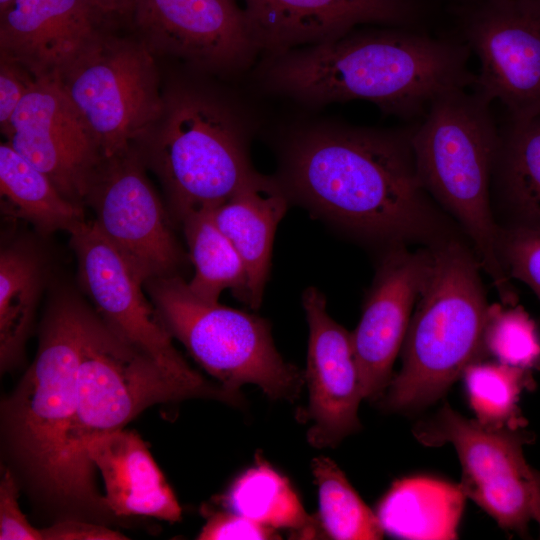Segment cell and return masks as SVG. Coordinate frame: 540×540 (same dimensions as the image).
<instances>
[{"label":"cell","instance_id":"44dd1931","mask_svg":"<svg viewBox=\"0 0 540 540\" xmlns=\"http://www.w3.org/2000/svg\"><path fill=\"white\" fill-rule=\"evenodd\" d=\"M287 204L288 193L281 182L254 171L226 202L214 210L216 224L245 265L246 304L252 309L262 303L275 232Z\"/></svg>","mask_w":540,"mask_h":540},{"label":"cell","instance_id":"2e32d148","mask_svg":"<svg viewBox=\"0 0 540 540\" xmlns=\"http://www.w3.org/2000/svg\"><path fill=\"white\" fill-rule=\"evenodd\" d=\"M432 262L431 247L398 246L383 251L360 321L351 333L364 398L375 399L388 387Z\"/></svg>","mask_w":540,"mask_h":540},{"label":"cell","instance_id":"6da1fadb","mask_svg":"<svg viewBox=\"0 0 540 540\" xmlns=\"http://www.w3.org/2000/svg\"><path fill=\"white\" fill-rule=\"evenodd\" d=\"M281 184L288 195L383 251L464 236L422 186L410 130L305 129L285 151Z\"/></svg>","mask_w":540,"mask_h":540},{"label":"cell","instance_id":"277c9868","mask_svg":"<svg viewBox=\"0 0 540 540\" xmlns=\"http://www.w3.org/2000/svg\"><path fill=\"white\" fill-rule=\"evenodd\" d=\"M432 248L428 281L402 345V367L391 378L385 407L407 412L442 397L473 362L486 356L489 309L481 266L464 236Z\"/></svg>","mask_w":540,"mask_h":540},{"label":"cell","instance_id":"f546056e","mask_svg":"<svg viewBox=\"0 0 540 540\" xmlns=\"http://www.w3.org/2000/svg\"><path fill=\"white\" fill-rule=\"evenodd\" d=\"M483 343L486 355L497 362L530 371L540 368V330L519 304L489 305Z\"/></svg>","mask_w":540,"mask_h":540},{"label":"cell","instance_id":"e0dca14e","mask_svg":"<svg viewBox=\"0 0 540 540\" xmlns=\"http://www.w3.org/2000/svg\"><path fill=\"white\" fill-rule=\"evenodd\" d=\"M302 305L309 326L305 416L312 425L307 439L317 448L333 447L360 427L358 408L364 396L351 333L330 317L316 287L303 292Z\"/></svg>","mask_w":540,"mask_h":540},{"label":"cell","instance_id":"1f68e13d","mask_svg":"<svg viewBox=\"0 0 540 540\" xmlns=\"http://www.w3.org/2000/svg\"><path fill=\"white\" fill-rule=\"evenodd\" d=\"M0 481V539L1 540H43L40 529L27 520L20 509L19 485L14 473L2 467Z\"/></svg>","mask_w":540,"mask_h":540},{"label":"cell","instance_id":"ac0fdd59","mask_svg":"<svg viewBox=\"0 0 540 540\" xmlns=\"http://www.w3.org/2000/svg\"><path fill=\"white\" fill-rule=\"evenodd\" d=\"M259 50L277 55L342 37L357 26L405 27L417 0H239Z\"/></svg>","mask_w":540,"mask_h":540},{"label":"cell","instance_id":"9a60e30c","mask_svg":"<svg viewBox=\"0 0 540 540\" xmlns=\"http://www.w3.org/2000/svg\"><path fill=\"white\" fill-rule=\"evenodd\" d=\"M131 10L151 51L197 68L238 72L260 51L239 0H136Z\"/></svg>","mask_w":540,"mask_h":540},{"label":"cell","instance_id":"8992f818","mask_svg":"<svg viewBox=\"0 0 540 540\" xmlns=\"http://www.w3.org/2000/svg\"><path fill=\"white\" fill-rule=\"evenodd\" d=\"M76 402L68 434L72 480L84 510L109 512L94 484L88 444L124 428L146 408L189 398H210L203 390L166 372L152 358L116 334L88 310L76 374Z\"/></svg>","mask_w":540,"mask_h":540},{"label":"cell","instance_id":"d6986e66","mask_svg":"<svg viewBox=\"0 0 540 540\" xmlns=\"http://www.w3.org/2000/svg\"><path fill=\"white\" fill-rule=\"evenodd\" d=\"M0 57L57 79L103 30L96 0H13L0 11Z\"/></svg>","mask_w":540,"mask_h":540},{"label":"cell","instance_id":"e575fe53","mask_svg":"<svg viewBox=\"0 0 540 540\" xmlns=\"http://www.w3.org/2000/svg\"><path fill=\"white\" fill-rule=\"evenodd\" d=\"M43 540H123L124 534L100 522L67 518L40 529Z\"/></svg>","mask_w":540,"mask_h":540},{"label":"cell","instance_id":"d6a6232c","mask_svg":"<svg viewBox=\"0 0 540 540\" xmlns=\"http://www.w3.org/2000/svg\"><path fill=\"white\" fill-rule=\"evenodd\" d=\"M276 538L280 537L275 529L232 511L213 514L198 535L200 540Z\"/></svg>","mask_w":540,"mask_h":540},{"label":"cell","instance_id":"7c38bea8","mask_svg":"<svg viewBox=\"0 0 540 540\" xmlns=\"http://www.w3.org/2000/svg\"><path fill=\"white\" fill-rule=\"evenodd\" d=\"M84 202L91 206L100 233L145 283L177 275L185 253L134 146L101 160Z\"/></svg>","mask_w":540,"mask_h":540},{"label":"cell","instance_id":"cb8c5ba5","mask_svg":"<svg viewBox=\"0 0 540 540\" xmlns=\"http://www.w3.org/2000/svg\"><path fill=\"white\" fill-rule=\"evenodd\" d=\"M2 212L47 235L84 220L82 205L67 199L51 179L6 142L0 145Z\"/></svg>","mask_w":540,"mask_h":540},{"label":"cell","instance_id":"4316f807","mask_svg":"<svg viewBox=\"0 0 540 540\" xmlns=\"http://www.w3.org/2000/svg\"><path fill=\"white\" fill-rule=\"evenodd\" d=\"M232 512L273 529L287 528L313 535L312 518L289 481L266 463L241 474L223 497Z\"/></svg>","mask_w":540,"mask_h":540},{"label":"cell","instance_id":"7a4b0ae2","mask_svg":"<svg viewBox=\"0 0 540 540\" xmlns=\"http://www.w3.org/2000/svg\"><path fill=\"white\" fill-rule=\"evenodd\" d=\"M469 52L467 44L403 29L353 30L271 56L265 82L307 104L364 100L411 117L444 93L473 86Z\"/></svg>","mask_w":540,"mask_h":540},{"label":"cell","instance_id":"52a82bcc","mask_svg":"<svg viewBox=\"0 0 540 540\" xmlns=\"http://www.w3.org/2000/svg\"><path fill=\"white\" fill-rule=\"evenodd\" d=\"M181 220L226 202L255 171L246 131L220 101L189 89L164 97L163 110L138 141Z\"/></svg>","mask_w":540,"mask_h":540},{"label":"cell","instance_id":"83f0119b","mask_svg":"<svg viewBox=\"0 0 540 540\" xmlns=\"http://www.w3.org/2000/svg\"><path fill=\"white\" fill-rule=\"evenodd\" d=\"M469 404L480 423L520 429L526 425L519 408L524 390H532V371L500 362L478 360L463 372Z\"/></svg>","mask_w":540,"mask_h":540},{"label":"cell","instance_id":"4fadbf2b","mask_svg":"<svg viewBox=\"0 0 540 540\" xmlns=\"http://www.w3.org/2000/svg\"><path fill=\"white\" fill-rule=\"evenodd\" d=\"M463 33L480 64L475 92L510 120L540 114V0H483L466 12Z\"/></svg>","mask_w":540,"mask_h":540},{"label":"cell","instance_id":"f1b7e54d","mask_svg":"<svg viewBox=\"0 0 540 540\" xmlns=\"http://www.w3.org/2000/svg\"><path fill=\"white\" fill-rule=\"evenodd\" d=\"M311 468L318 489L320 521L333 539L377 540L384 530L337 464L327 457L313 459Z\"/></svg>","mask_w":540,"mask_h":540},{"label":"cell","instance_id":"8d00e7d4","mask_svg":"<svg viewBox=\"0 0 540 540\" xmlns=\"http://www.w3.org/2000/svg\"><path fill=\"white\" fill-rule=\"evenodd\" d=\"M536 479H537V487H538V508H537L535 521L538 523L539 529H540V471L538 470H536Z\"/></svg>","mask_w":540,"mask_h":540},{"label":"cell","instance_id":"9c48e42d","mask_svg":"<svg viewBox=\"0 0 540 540\" xmlns=\"http://www.w3.org/2000/svg\"><path fill=\"white\" fill-rule=\"evenodd\" d=\"M57 80L90 130L102 158L133 147L163 110L152 51L142 40L103 32Z\"/></svg>","mask_w":540,"mask_h":540},{"label":"cell","instance_id":"4dcf8cb0","mask_svg":"<svg viewBox=\"0 0 540 540\" xmlns=\"http://www.w3.org/2000/svg\"><path fill=\"white\" fill-rule=\"evenodd\" d=\"M497 253L509 278L527 285L540 301V233L499 228Z\"/></svg>","mask_w":540,"mask_h":540},{"label":"cell","instance_id":"d4e9b609","mask_svg":"<svg viewBox=\"0 0 540 540\" xmlns=\"http://www.w3.org/2000/svg\"><path fill=\"white\" fill-rule=\"evenodd\" d=\"M36 254L20 246L0 254V367L13 369L22 360L41 289Z\"/></svg>","mask_w":540,"mask_h":540},{"label":"cell","instance_id":"5bb4252c","mask_svg":"<svg viewBox=\"0 0 540 540\" xmlns=\"http://www.w3.org/2000/svg\"><path fill=\"white\" fill-rule=\"evenodd\" d=\"M1 132L67 199L82 205L103 158L57 79H37Z\"/></svg>","mask_w":540,"mask_h":540},{"label":"cell","instance_id":"484cf974","mask_svg":"<svg viewBox=\"0 0 540 540\" xmlns=\"http://www.w3.org/2000/svg\"><path fill=\"white\" fill-rule=\"evenodd\" d=\"M215 209L186 215L180 221L189 248L194 275L187 282L199 298L219 302L221 293L230 289L240 301L247 300V271L239 253L220 230Z\"/></svg>","mask_w":540,"mask_h":540},{"label":"cell","instance_id":"5b68a950","mask_svg":"<svg viewBox=\"0 0 540 540\" xmlns=\"http://www.w3.org/2000/svg\"><path fill=\"white\" fill-rule=\"evenodd\" d=\"M88 308L73 297L50 307L37 354L2 404V434L32 485L60 504L83 510L67 456L76 374Z\"/></svg>","mask_w":540,"mask_h":540},{"label":"cell","instance_id":"ffe728a7","mask_svg":"<svg viewBox=\"0 0 540 540\" xmlns=\"http://www.w3.org/2000/svg\"><path fill=\"white\" fill-rule=\"evenodd\" d=\"M87 457L102 475L103 498L114 516L181 519L175 494L135 431L121 428L96 437L88 444Z\"/></svg>","mask_w":540,"mask_h":540},{"label":"cell","instance_id":"d590c367","mask_svg":"<svg viewBox=\"0 0 540 540\" xmlns=\"http://www.w3.org/2000/svg\"><path fill=\"white\" fill-rule=\"evenodd\" d=\"M136 0H96L101 9L106 13L126 12L131 10Z\"/></svg>","mask_w":540,"mask_h":540},{"label":"cell","instance_id":"7402d4cb","mask_svg":"<svg viewBox=\"0 0 540 540\" xmlns=\"http://www.w3.org/2000/svg\"><path fill=\"white\" fill-rule=\"evenodd\" d=\"M491 205L499 228L540 233V114L499 130Z\"/></svg>","mask_w":540,"mask_h":540},{"label":"cell","instance_id":"3957f363","mask_svg":"<svg viewBox=\"0 0 540 540\" xmlns=\"http://www.w3.org/2000/svg\"><path fill=\"white\" fill-rule=\"evenodd\" d=\"M489 106L466 88L446 92L410 130V141L422 186L468 240L501 303L515 305L516 290L497 253L491 180L499 130Z\"/></svg>","mask_w":540,"mask_h":540},{"label":"cell","instance_id":"74e56055","mask_svg":"<svg viewBox=\"0 0 540 540\" xmlns=\"http://www.w3.org/2000/svg\"><path fill=\"white\" fill-rule=\"evenodd\" d=\"M13 0H0V11H3Z\"/></svg>","mask_w":540,"mask_h":540},{"label":"cell","instance_id":"8fae6325","mask_svg":"<svg viewBox=\"0 0 540 540\" xmlns=\"http://www.w3.org/2000/svg\"><path fill=\"white\" fill-rule=\"evenodd\" d=\"M69 233L79 281L100 318L172 376L203 390L210 398L238 405L239 396L206 380L174 347L171 335L144 294V280L93 221L84 219Z\"/></svg>","mask_w":540,"mask_h":540},{"label":"cell","instance_id":"836d02e7","mask_svg":"<svg viewBox=\"0 0 540 540\" xmlns=\"http://www.w3.org/2000/svg\"><path fill=\"white\" fill-rule=\"evenodd\" d=\"M34 76L18 63L0 57V128L6 127L34 85Z\"/></svg>","mask_w":540,"mask_h":540},{"label":"cell","instance_id":"ba28073f","mask_svg":"<svg viewBox=\"0 0 540 540\" xmlns=\"http://www.w3.org/2000/svg\"><path fill=\"white\" fill-rule=\"evenodd\" d=\"M145 290L171 337L224 389L239 395L255 384L274 400L298 398L304 373L278 353L266 320L199 298L178 275L152 278Z\"/></svg>","mask_w":540,"mask_h":540},{"label":"cell","instance_id":"603a6c76","mask_svg":"<svg viewBox=\"0 0 540 540\" xmlns=\"http://www.w3.org/2000/svg\"><path fill=\"white\" fill-rule=\"evenodd\" d=\"M466 498L460 483L408 477L392 485L376 515L384 532L398 538L456 539Z\"/></svg>","mask_w":540,"mask_h":540},{"label":"cell","instance_id":"30bf717a","mask_svg":"<svg viewBox=\"0 0 540 540\" xmlns=\"http://www.w3.org/2000/svg\"><path fill=\"white\" fill-rule=\"evenodd\" d=\"M413 433L426 446L453 445L466 497L502 529L527 535L538 508L536 470L523 452L532 440L527 431L487 426L444 404L432 418L418 423Z\"/></svg>","mask_w":540,"mask_h":540}]
</instances>
